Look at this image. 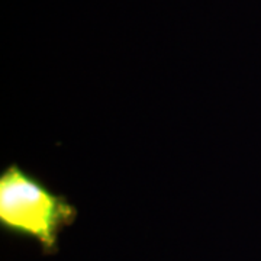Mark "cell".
Instances as JSON below:
<instances>
[{"mask_svg": "<svg viewBox=\"0 0 261 261\" xmlns=\"http://www.w3.org/2000/svg\"><path fill=\"white\" fill-rule=\"evenodd\" d=\"M74 216L73 206L16 166L2 174L0 222L12 232L35 238L45 252L56 251L58 233Z\"/></svg>", "mask_w": 261, "mask_h": 261, "instance_id": "1", "label": "cell"}]
</instances>
